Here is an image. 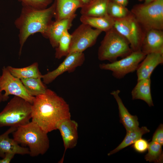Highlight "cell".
I'll use <instances>...</instances> for the list:
<instances>
[{"label": "cell", "instance_id": "22", "mask_svg": "<svg viewBox=\"0 0 163 163\" xmlns=\"http://www.w3.org/2000/svg\"><path fill=\"white\" fill-rule=\"evenodd\" d=\"M11 74L19 79L29 78H40L42 75L38 69L37 62H34L31 65L22 68H15L11 66L6 67Z\"/></svg>", "mask_w": 163, "mask_h": 163}, {"label": "cell", "instance_id": "29", "mask_svg": "<svg viewBox=\"0 0 163 163\" xmlns=\"http://www.w3.org/2000/svg\"><path fill=\"white\" fill-rule=\"evenodd\" d=\"M132 144V146L136 151L139 153H143L148 150L149 143L146 140L141 138Z\"/></svg>", "mask_w": 163, "mask_h": 163}, {"label": "cell", "instance_id": "30", "mask_svg": "<svg viewBox=\"0 0 163 163\" xmlns=\"http://www.w3.org/2000/svg\"><path fill=\"white\" fill-rule=\"evenodd\" d=\"M152 141L156 142L162 146L163 145V125L161 124L155 131L152 138Z\"/></svg>", "mask_w": 163, "mask_h": 163}, {"label": "cell", "instance_id": "5", "mask_svg": "<svg viewBox=\"0 0 163 163\" xmlns=\"http://www.w3.org/2000/svg\"><path fill=\"white\" fill-rule=\"evenodd\" d=\"M32 104L19 97L14 96L0 112V127L17 128L30 122Z\"/></svg>", "mask_w": 163, "mask_h": 163}, {"label": "cell", "instance_id": "12", "mask_svg": "<svg viewBox=\"0 0 163 163\" xmlns=\"http://www.w3.org/2000/svg\"><path fill=\"white\" fill-rule=\"evenodd\" d=\"M78 126L77 123L71 118L62 120L58 125L57 129L59 130L61 134L65 149L60 163H62L63 161L66 150L73 148L77 145L78 138Z\"/></svg>", "mask_w": 163, "mask_h": 163}, {"label": "cell", "instance_id": "23", "mask_svg": "<svg viewBox=\"0 0 163 163\" xmlns=\"http://www.w3.org/2000/svg\"><path fill=\"white\" fill-rule=\"evenodd\" d=\"M150 130L146 126H142L126 131V135L121 143L115 149L108 154L109 156L114 154L123 149L133 144L138 139L142 138L144 134L149 133Z\"/></svg>", "mask_w": 163, "mask_h": 163}, {"label": "cell", "instance_id": "32", "mask_svg": "<svg viewBox=\"0 0 163 163\" xmlns=\"http://www.w3.org/2000/svg\"><path fill=\"white\" fill-rule=\"evenodd\" d=\"M114 2L126 7L128 3L129 0H111Z\"/></svg>", "mask_w": 163, "mask_h": 163}, {"label": "cell", "instance_id": "15", "mask_svg": "<svg viewBox=\"0 0 163 163\" xmlns=\"http://www.w3.org/2000/svg\"><path fill=\"white\" fill-rule=\"evenodd\" d=\"M163 63V53H153L146 55L136 70L137 80L150 78L155 69Z\"/></svg>", "mask_w": 163, "mask_h": 163}, {"label": "cell", "instance_id": "9", "mask_svg": "<svg viewBox=\"0 0 163 163\" xmlns=\"http://www.w3.org/2000/svg\"><path fill=\"white\" fill-rule=\"evenodd\" d=\"M102 32L93 29L89 25L82 23L71 34L69 54L75 52L83 53L96 43Z\"/></svg>", "mask_w": 163, "mask_h": 163}, {"label": "cell", "instance_id": "34", "mask_svg": "<svg viewBox=\"0 0 163 163\" xmlns=\"http://www.w3.org/2000/svg\"><path fill=\"white\" fill-rule=\"evenodd\" d=\"M84 4H87L90 2L92 0H81Z\"/></svg>", "mask_w": 163, "mask_h": 163}, {"label": "cell", "instance_id": "1", "mask_svg": "<svg viewBox=\"0 0 163 163\" xmlns=\"http://www.w3.org/2000/svg\"><path fill=\"white\" fill-rule=\"evenodd\" d=\"M71 117L69 104L52 90L47 89L45 93L35 97L32 104L31 121L46 133L57 129L60 122Z\"/></svg>", "mask_w": 163, "mask_h": 163}, {"label": "cell", "instance_id": "28", "mask_svg": "<svg viewBox=\"0 0 163 163\" xmlns=\"http://www.w3.org/2000/svg\"><path fill=\"white\" fill-rule=\"evenodd\" d=\"M21 2L22 5L32 8L43 9L48 7L53 2V0H18Z\"/></svg>", "mask_w": 163, "mask_h": 163}, {"label": "cell", "instance_id": "21", "mask_svg": "<svg viewBox=\"0 0 163 163\" xmlns=\"http://www.w3.org/2000/svg\"><path fill=\"white\" fill-rule=\"evenodd\" d=\"M110 0H92L88 3L84 4L81 8V15L98 17L106 15L107 14L108 6Z\"/></svg>", "mask_w": 163, "mask_h": 163}, {"label": "cell", "instance_id": "10", "mask_svg": "<svg viewBox=\"0 0 163 163\" xmlns=\"http://www.w3.org/2000/svg\"><path fill=\"white\" fill-rule=\"evenodd\" d=\"M3 101L7 100L9 95H13L20 97L32 104L35 97L31 95L24 88L20 79L17 78L10 72L6 67H3L2 73L0 76V94L3 95Z\"/></svg>", "mask_w": 163, "mask_h": 163}, {"label": "cell", "instance_id": "20", "mask_svg": "<svg viewBox=\"0 0 163 163\" xmlns=\"http://www.w3.org/2000/svg\"><path fill=\"white\" fill-rule=\"evenodd\" d=\"M150 78L137 80V82L131 91L133 100L144 101L149 107L154 106L151 91Z\"/></svg>", "mask_w": 163, "mask_h": 163}, {"label": "cell", "instance_id": "26", "mask_svg": "<svg viewBox=\"0 0 163 163\" xmlns=\"http://www.w3.org/2000/svg\"><path fill=\"white\" fill-rule=\"evenodd\" d=\"M71 40V34L66 30L60 38L58 46L55 48V57L60 59L69 54Z\"/></svg>", "mask_w": 163, "mask_h": 163}, {"label": "cell", "instance_id": "35", "mask_svg": "<svg viewBox=\"0 0 163 163\" xmlns=\"http://www.w3.org/2000/svg\"><path fill=\"white\" fill-rule=\"evenodd\" d=\"M139 0L140 1H144L145 0Z\"/></svg>", "mask_w": 163, "mask_h": 163}, {"label": "cell", "instance_id": "13", "mask_svg": "<svg viewBox=\"0 0 163 163\" xmlns=\"http://www.w3.org/2000/svg\"><path fill=\"white\" fill-rule=\"evenodd\" d=\"M141 50L144 54L163 53V31L151 29L146 32L142 43Z\"/></svg>", "mask_w": 163, "mask_h": 163}, {"label": "cell", "instance_id": "27", "mask_svg": "<svg viewBox=\"0 0 163 163\" xmlns=\"http://www.w3.org/2000/svg\"><path fill=\"white\" fill-rule=\"evenodd\" d=\"M131 11L125 7L110 0L107 8V14L114 19L123 18L129 14Z\"/></svg>", "mask_w": 163, "mask_h": 163}, {"label": "cell", "instance_id": "19", "mask_svg": "<svg viewBox=\"0 0 163 163\" xmlns=\"http://www.w3.org/2000/svg\"><path fill=\"white\" fill-rule=\"evenodd\" d=\"M80 19L82 23L105 32L113 27L114 23V19L108 14L98 17L81 15Z\"/></svg>", "mask_w": 163, "mask_h": 163}, {"label": "cell", "instance_id": "24", "mask_svg": "<svg viewBox=\"0 0 163 163\" xmlns=\"http://www.w3.org/2000/svg\"><path fill=\"white\" fill-rule=\"evenodd\" d=\"M41 79L32 78L20 80L28 93L35 97L45 93L47 89Z\"/></svg>", "mask_w": 163, "mask_h": 163}, {"label": "cell", "instance_id": "11", "mask_svg": "<svg viewBox=\"0 0 163 163\" xmlns=\"http://www.w3.org/2000/svg\"><path fill=\"white\" fill-rule=\"evenodd\" d=\"M85 60L83 53L73 52L69 54L56 69L43 75V82L48 84L53 82L58 76L65 72H73L78 66H81Z\"/></svg>", "mask_w": 163, "mask_h": 163}, {"label": "cell", "instance_id": "33", "mask_svg": "<svg viewBox=\"0 0 163 163\" xmlns=\"http://www.w3.org/2000/svg\"><path fill=\"white\" fill-rule=\"evenodd\" d=\"M155 0H145L144 1V3L147 4L151 2H152Z\"/></svg>", "mask_w": 163, "mask_h": 163}, {"label": "cell", "instance_id": "31", "mask_svg": "<svg viewBox=\"0 0 163 163\" xmlns=\"http://www.w3.org/2000/svg\"><path fill=\"white\" fill-rule=\"evenodd\" d=\"M14 154H8L2 159H0V163H9L14 157Z\"/></svg>", "mask_w": 163, "mask_h": 163}, {"label": "cell", "instance_id": "17", "mask_svg": "<svg viewBox=\"0 0 163 163\" xmlns=\"http://www.w3.org/2000/svg\"><path fill=\"white\" fill-rule=\"evenodd\" d=\"M54 17L55 21L70 18L76 14L75 12L84 5L81 0H55Z\"/></svg>", "mask_w": 163, "mask_h": 163}, {"label": "cell", "instance_id": "6", "mask_svg": "<svg viewBox=\"0 0 163 163\" xmlns=\"http://www.w3.org/2000/svg\"><path fill=\"white\" fill-rule=\"evenodd\" d=\"M131 12L146 32L151 29L163 30V0L134 6Z\"/></svg>", "mask_w": 163, "mask_h": 163}, {"label": "cell", "instance_id": "3", "mask_svg": "<svg viewBox=\"0 0 163 163\" xmlns=\"http://www.w3.org/2000/svg\"><path fill=\"white\" fill-rule=\"evenodd\" d=\"M12 134L13 139L18 144L28 146L31 157L44 154L49 148L47 133L31 121L17 127Z\"/></svg>", "mask_w": 163, "mask_h": 163}, {"label": "cell", "instance_id": "16", "mask_svg": "<svg viewBox=\"0 0 163 163\" xmlns=\"http://www.w3.org/2000/svg\"><path fill=\"white\" fill-rule=\"evenodd\" d=\"M76 16V14L69 18L53 21L49 27L46 37L53 48L58 46L60 38L65 31L71 28Z\"/></svg>", "mask_w": 163, "mask_h": 163}, {"label": "cell", "instance_id": "18", "mask_svg": "<svg viewBox=\"0 0 163 163\" xmlns=\"http://www.w3.org/2000/svg\"><path fill=\"white\" fill-rule=\"evenodd\" d=\"M120 91H113L111 93L115 98L118 105L120 121L125 128L126 131L139 127V122L137 116L131 115L124 105L119 96Z\"/></svg>", "mask_w": 163, "mask_h": 163}, {"label": "cell", "instance_id": "4", "mask_svg": "<svg viewBox=\"0 0 163 163\" xmlns=\"http://www.w3.org/2000/svg\"><path fill=\"white\" fill-rule=\"evenodd\" d=\"M132 52L128 41L113 27L105 32L98 49V57L101 61L112 62L118 57H124Z\"/></svg>", "mask_w": 163, "mask_h": 163}, {"label": "cell", "instance_id": "14", "mask_svg": "<svg viewBox=\"0 0 163 163\" xmlns=\"http://www.w3.org/2000/svg\"><path fill=\"white\" fill-rule=\"evenodd\" d=\"M17 128L10 127L4 133L0 135V157L2 158L9 153L24 155L29 154V149L21 146L9 135L12 133Z\"/></svg>", "mask_w": 163, "mask_h": 163}, {"label": "cell", "instance_id": "8", "mask_svg": "<svg viewBox=\"0 0 163 163\" xmlns=\"http://www.w3.org/2000/svg\"><path fill=\"white\" fill-rule=\"evenodd\" d=\"M146 56L141 50L133 51L121 59L110 63L100 64L99 67L101 69L111 71L114 77L121 79L127 74L136 70Z\"/></svg>", "mask_w": 163, "mask_h": 163}, {"label": "cell", "instance_id": "25", "mask_svg": "<svg viewBox=\"0 0 163 163\" xmlns=\"http://www.w3.org/2000/svg\"><path fill=\"white\" fill-rule=\"evenodd\" d=\"M162 145L160 144L153 141L149 143L148 153L145 156L147 161L155 163H162L163 162V152Z\"/></svg>", "mask_w": 163, "mask_h": 163}, {"label": "cell", "instance_id": "7", "mask_svg": "<svg viewBox=\"0 0 163 163\" xmlns=\"http://www.w3.org/2000/svg\"><path fill=\"white\" fill-rule=\"evenodd\" d=\"M113 27L128 41L133 51L141 50L146 32L131 12L125 17L114 19Z\"/></svg>", "mask_w": 163, "mask_h": 163}, {"label": "cell", "instance_id": "2", "mask_svg": "<svg viewBox=\"0 0 163 163\" xmlns=\"http://www.w3.org/2000/svg\"><path fill=\"white\" fill-rule=\"evenodd\" d=\"M56 5L55 0L50 6L43 9L22 5L20 15L14 23L19 31V56L24 43L31 35L40 33L46 38L48 29L53 21Z\"/></svg>", "mask_w": 163, "mask_h": 163}]
</instances>
